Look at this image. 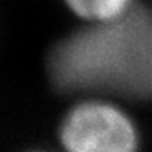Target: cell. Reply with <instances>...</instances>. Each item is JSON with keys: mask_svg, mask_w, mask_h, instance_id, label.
Masks as SVG:
<instances>
[{"mask_svg": "<svg viewBox=\"0 0 152 152\" xmlns=\"http://www.w3.org/2000/svg\"><path fill=\"white\" fill-rule=\"evenodd\" d=\"M60 142L66 152H137L139 134L131 117L118 105L86 99L63 117Z\"/></svg>", "mask_w": 152, "mask_h": 152, "instance_id": "cell-1", "label": "cell"}, {"mask_svg": "<svg viewBox=\"0 0 152 152\" xmlns=\"http://www.w3.org/2000/svg\"><path fill=\"white\" fill-rule=\"evenodd\" d=\"M134 0H65L78 18L91 24L112 23L128 15Z\"/></svg>", "mask_w": 152, "mask_h": 152, "instance_id": "cell-2", "label": "cell"}]
</instances>
